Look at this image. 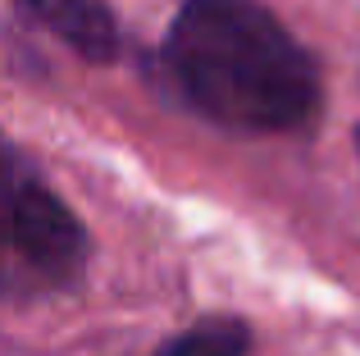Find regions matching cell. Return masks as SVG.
Instances as JSON below:
<instances>
[{
	"label": "cell",
	"instance_id": "obj_1",
	"mask_svg": "<svg viewBox=\"0 0 360 356\" xmlns=\"http://www.w3.org/2000/svg\"><path fill=\"white\" fill-rule=\"evenodd\" d=\"M160 64L196 115L242 133L306 128L324 96L310 51L260 0H183Z\"/></svg>",
	"mask_w": 360,
	"mask_h": 356
},
{
	"label": "cell",
	"instance_id": "obj_4",
	"mask_svg": "<svg viewBox=\"0 0 360 356\" xmlns=\"http://www.w3.org/2000/svg\"><path fill=\"white\" fill-rule=\"evenodd\" d=\"M251 352V329L233 315H205L187 333H178L160 356H246Z\"/></svg>",
	"mask_w": 360,
	"mask_h": 356
},
{
	"label": "cell",
	"instance_id": "obj_3",
	"mask_svg": "<svg viewBox=\"0 0 360 356\" xmlns=\"http://www.w3.org/2000/svg\"><path fill=\"white\" fill-rule=\"evenodd\" d=\"M14 5L87 64L119 60V23L105 0H14Z\"/></svg>",
	"mask_w": 360,
	"mask_h": 356
},
{
	"label": "cell",
	"instance_id": "obj_2",
	"mask_svg": "<svg viewBox=\"0 0 360 356\" xmlns=\"http://www.w3.org/2000/svg\"><path fill=\"white\" fill-rule=\"evenodd\" d=\"M5 247H9V279H27L41 288H69L82 279L91 242L82 220L27 170L18 146H9V178H5Z\"/></svg>",
	"mask_w": 360,
	"mask_h": 356
},
{
	"label": "cell",
	"instance_id": "obj_5",
	"mask_svg": "<svg viewBox=\"0 0 360 356\" xmlns=\"http://www.w3.org/2000/svg\"><path fill=\"white\" fill-rule=\"evenodd\" d=\"M356 155H360V128H356Z\"/></svg>",
	"mask_w": 360,
	"mask_h": 356
}]
</instances>
